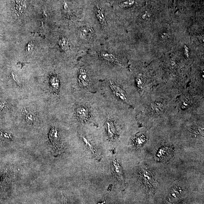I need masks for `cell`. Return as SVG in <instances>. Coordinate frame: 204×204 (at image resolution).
<instances>
[{
  "mask_svg": "<svg viewBox=\"0 0 204 204\" xmlns=\"http://www.w3.org/2000/svg\"><path fill=\"white\" fill-rule=\"evenodd\" d=\"M109 87L112 92L118 98L123 100H127V97L125 91L115 83L110 81Z\"/></svg>",
  "mask_w": 204,
  "mask_h": 204,
  "instance_id": "3",
  "label": "cell"
},
{
  "mask_svg": "<svg viewBox=\"0 0 204 204\" xmlns=\"http://www.w3.org/2000/svg\"><path fill=\"white\" fill-rule=\"evenodd\" d=\"M107 132L109 138L111 140L115 139L116 137V132L113 122L110 119H107L106 122Z\"/></svg>",
  "mask_w": 204,
  "mask_h": 204,
  "instance_id": "6",
  "label": "cell"
},
{
  "mask_svg": "<svg viewBox=\"0 0 204 204\" xmlns=\"http://www.w3.org/2000/svg\"><path fill=\"white\" fill-rule=\"evenodd\" d=\"M82 138L83 141L85 143V144L86 145L87 147L92 152L94 157H95L96 159H98V160H100L101 158H100V153L98 152V150H97V149H96V147L94 146H93L91 142L88 139L85 138L84 136H82Z\"/></svg>",
  "mask_w": 204,
  "mask_h": 204,
  "instance_id": "8",
  "label": "cell"
},
{
  "mask_svg": "<svg viewBox=\"0 0 204 204\" xmlns=\"http://www.w3.org/2000/svg\"><path fill=\"white\" fill-rule=\"evenodd\" d=\"M79 36L83 39H89L94 35V32L91 28L85 26L81 28L79 31Z\"/></svg>",
  "mask_w": 204,
  "mask_h": 204,
  "instance_id": "7",
  "label": "cell"
},
{
  "mask_svg": "<svg viewBox=\"0 0 204 204\" xmlns=\"http://www.w3.org/2000/svg\"><path fill=\"white\" fill-rule=\"evenodd\" d=\"M89 113L88 109L84 106H81L76 109V116L83 122H87L89 120Z\"/></svg>",
  "mask_w": 204,
  "mask_h": 204,
  "instance_id": "4",
  "label": "cell"
},
{
  "mask_svg": "<svg viewBox=\"0 0 204 204\" xmlns=\"http://www.w3.org/2000/svg\"><path fill=\"white\" fill-rule=\"evenodd\" d=\"M60 45L62 48L66 49L69 47V42L66 38H63L60 41Z\"/></svg>",
  "mask_w": 204,
  "mask_h": 204,
  "instance_id": "14",
  "label": "cell"
},
{
  "mask_svg": "<svg viewBox=\"0 0 204 204\" xmlns=\"http://www.w3.org/2000/svg\"><path fill=\"white\" fill-rule=\"evenodd\" d=\"M135 3L134 0H127L119 4V6L122 8L132 6Z\"/></svg>",
  "mask_w": 204,
  "mask_h": 204,
  "instance_id": "12",
  "label": "cell"
},
{
  "mask_svg": "<svg viewBox=\"0 0 204 204\" xmlns=\"http://www.w3.org/2000/svg\"><path fill=\"white\" fill-rule=\"evenodd\" d=\"M96 16L100 23L103 26H105L106 23V17L104 10L101 8L97 7Z\"/></svg>",
  "mask_w": 204,
  "mask_h": 204,
  "instance_id": "11",
  "label": "cell"
},
{
  "mask_svg": "<svg viewBox=\"0 0 204 204\" xmlns=\"http://www.w3.org/2000/svg\"><path fill=\"white\" fill-rule=\"evenodd\" d=\"M12 76L13 79L15 82L17 83V84L20 86H21V80L18 77V76H17V75L15 74L14 73L12 74Z\"/></svg>",
  "mask_w": 204,
  "mask_h": 204,
  "instance_id": "15",
  "label": "cell"
},
{
  "mask_svg": "<svg viewBox=\"0 0 204 204\" xmlns=\"http://www.w3.org/2000/svg\"><path fill=\"white\" fill-rule=\"evenodd\" d=\"M49 138L51 152L54 156H57L62 153L63 146L60 143V137L57 128H52L50 131Z\"/></svg>",
  "mask_w": 204,
  "mask_h": 204,
  "instance_id": "1",
  "label": "cell"
},
{
  "mask_svg": "<svg viewBox=\"0 0 204 204\" xmlns=\"http://www.w3.org/2000/svg\"><path fill=\"white\" fill-rule=\"evenodd\" d=\"M25 111L26 114V122L32 124L33 123L35 120V117L32 113H29L27 111Z\"/></svg>",
  "mask_w": 204,
  "mask_h": 204,
  "instance_id": "13",
  "label": "cell"
},
{
  "mask_svg": "<svg viewBox=\"0 0 204 204\" xmlns=\"http://www.w3.org/2000/svg\"><path fill=\"white\" fill-rule=\"evenodd\" d=\"M100 56L105 60L109 63L120 65V63L118 59L112 54L106 52H102Z\"/></svg>",
  "mask_w": 204,
  "mask_h": 204,
  "instance_id": "10",
  "label": "cell"
},
{
  "mask_svg": "<svg viewBox=\"0 0 204 204\" xmlns=\"http://www.w3.org/2000/svg\"><path fill=\"white\" fill-rule=\"evenodd\" d=\"M159 151L156 156L159 158L161 160L162 157V160H165L169 159V157L171 156V155L172 153V149H170L168 147L162 148Z\"/></svg>",
  "mask_w": 204,
  "mask_h": 204,
  "instance_id": "9",
  "label": "cell"
},
{
  "mask_svg": "<svg viewBox=\"0 0 204 204\" xmlns=\"http://www.w3.org/2000/svg\"><path fill=\"white\" fill-rule=\"evenodd\" d=\"M111 169L115 178H116L118 182V184L120 187L124 186V180L123 172L122 167L114 159L112 163Z\"/></svg>",
  "mask_w": 204,
  "mask_h": 204,
  "instance_id": "2",
  "label": "cell"
},
{
  "mask_svg": "<svg viewBox=\"0 0 204 204\" xmlns=\"http://www.w3.org/2000/svg\"><path fill=\"white\" fill-rule=\"evenodd\" d=\"M78 81L81 86L87 88L89 85V80L88 73L83 68H81L78 75Z\"/></svg>",
  "mask_w": 204,
  "mask_h": 204,
  "instance_id": "5",
  "label": "cell"
},
{
  "mask_svg": "<svg viewBox=\"0 0 204 204\" xmlns=\"http://www.w3.org/2000/svg\"><path fill=\"white\" fill-rule=\"evenodd\" d=\"M141 77L139 76L137 77L136 81L137 85H138L139 88H141L143 86V80H142Z\"/></svg>",
  "mask_w": 204,
  "mask_h": 204,
  "instance_id": "16",
  "label": "cell"
}]
</instances>
